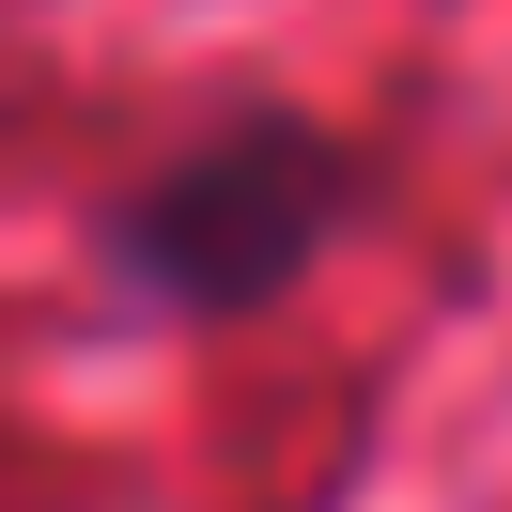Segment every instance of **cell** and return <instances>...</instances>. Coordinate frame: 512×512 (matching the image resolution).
I'll return each mask as SVG.
<instances>
[{"label":"cell","instance_id":"obj_1","mask_svg":"<svg viewBox=\"0 0 512 512\" xmlns=\"http://www.w3.org/2000/svg\"><path fill=\"white\" fill-rule=\"evenodd\" d=\"M326 218H342V140L295 109H249V125L187 140L156 187L109 202V264L156 311H264L326 249Z\"/></svg>","mask_w":512,"mask_h":512}]
</instances>
